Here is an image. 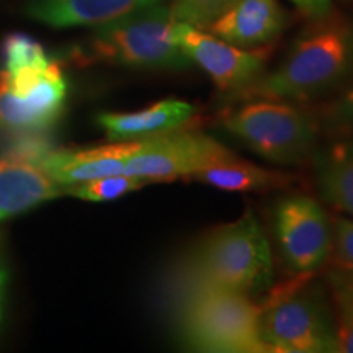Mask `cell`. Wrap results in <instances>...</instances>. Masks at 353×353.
Here are the masks:
<instances>
[{
  "mask_svg": "<svg viewBox=\"0 0 353 353\" xmlns=\"http://www.w3.org/2000/svg\"><path fill=\"white\" fill-rule=\"evenodd\" d=\"M272 254L252 213L216 228L170 265L164 278L169 312L210 291L250 294L272 281Z\"/></svg>",
  "mask_w": 353,
  "mask_h": 353,
  "instance_id": "obj_1",
  "label": "cell"
},
{
  "mask_svg": "<svg viewBox=\"0 0 353 353\" xmlns=\"http://www.w3.org/2000/svg\"><path fill=\"white\" fill-rule=\"evenodd\" d=\"M353 69V28L341 20H321L303 32L275 72L242 90L260 99H306L342 82Z\"/></svg>",
  "mask_w": 353,
  "mask_h": 353,
  "instance_id": "obj_2",
  "label": "cell"
},
{
  "mask_svg": "<svg viewBox=\"0 0 353 353\" xmlns=\"http://www.w3.org/2000/svg\"><path fill=\"white\" fill-rule=\"evenodd\" d=\"M179 25L172 6L157 2L97 26L81 57L138 69H187L192 61L179 44Z\"/></svg>",
  "mask_w": 353,
  "mask_h": 353,
  "instance_id": "obj_3",
  "label": "cell"
},
{
  "mask_svg": "<svg viewBox=\"0 0 353 353\" xmlns=\"http://www.w3.org/2000/svg\"><path fill=\"white\" fill-rule=\"evenodd\" d=\"M175 332L190 350L208 353L268 352L260 334L262 306L249 294L210 291L170 311Z\"/></svg>",
  "mask_w": 353,
  "mask_h": 353,
  "instance_id": "obj_4",
  "label": "cell"
},
{
  "mask_svg": "<svg viewBox=\"0 0 353 353\" xmlns=\"http://www.w3.org/2000/svg\"><path fill=\"white\" fill-rule=\"evenodd\" d=\"M260 334L268 352H339L332 312L314 286H288L268 299L262 306Z\"/></svg>",
  "mask_w": 353,
  "mask_h": 353,
  "instance_id": "obj_5",
  "label": "cell"
},
{
  "mask_svg": "<svg viewBox=\"0 0 353 353\" xmlns=\"http://www.w3.org/2000/svg\"><path fill=\"white\" fill-rule=\"evenodd\" d=\"M223 126L260 157L276 164L304 161L316 143L314 126L306 114L283 103H249L229 114Z\"/></svg>",
  "mask_w": 353,
  "mask_h": 353,
  "instance_id": "obj_6",
  "label": "cell"
},
{
  "mask_svg": "<svg viewBox=\"0 0 353 353\" xmlns=\"http://www.w3.org/2000/svg\"><path fill=\"white\" fill-rule=\"evenodd\" d=\"M236 157L218 141L201 132L167 131L139 139L126 161L125 174L144 182L190 179L198 170Z\"/></svg>",
  "mask_w": 353,
  "mask_h": 353,
  "instance_id": "obj_7",
  "label": "cell"
},
{
  "mask_svg": "<svg viewBox=\"0 0 353 353\" xmlns=\"http://www.w3.org/2000/svg\"><path fill=\"white\" fill-rule=\"evenodd\" d=\"M275 228L281 254L294 272L307 275L327 260L332 228L325 211L312 198H283L275 211Z\"/></svg>",
  "mask_w": 353,
  "mask_h": 353,
  "instance_id": "obj_8",
  "label": "cell"
},
{
  "mask_svg": "<svg viewBox=\"0 0 353 353\" xmlns=\"http://www.w3.org/2000/svg\"><path fill=\"white\" fill-rule=\"evenodd\" d=\"M179 44L192 64L208 74L214 85L226 95L236 97L262 77L268 51L260 48L234 46L196 26L179 25Z\"/></svg>",
  "mask_w": 353,
  "mask_h": 353,
  "instance_id": "obj_9",
  "label": "cell"
},
{
  "mask_svg": "<svg viewBox=\"0 0 353 353\" xmlns=\"http://www.w3.org/2000/svg\"><path fill=\"white\" fill-rule=\"evenodd\" d=\"M286 17L278 0H232L208 32L234 46L260 48L283 32Z\"/></svg>",
  "mask_w": 353,
  "mask_h": 353,
  "instance_id": "obj_10",
  "label": "cell"
},
{
  "mask_svg": "<svg viewBox=\"0 0 353 353\" xmlns=\"http://www.w3.org/2000/svg\"><path fill=\"white\" fill-rule=\"evenodd\" d=\"M138 141H114L113 144L83 151L51 149L41 159L39 167L63 188L100 176L120 175L125 174L126 161L138 148Z\"/></svg>",
  "mask_w": 353,
  "mask_h": 353,
  "instance_id": "obj_11",
  "label": "cell"
},
{
  "mask_svg": "<svg viewBox=\"0 0 353 353\" xmlns=\"http://www.w3.org/2000/svg\"><path fill=\"white\" fill-rule=\"evenodd\" d=\"M157 2L162 0H33L26 13L54 28L100 26Z\"/></svg>",
  "mask_w": 353,
  "mask_h": 353,
  "instance_id": "obj_12",
  "label": "cell"
},
{
  "mask_svg": "<svg viewBox=\"0 0 353 353\" xmlns=\"http://www.w3.org/2000/svg\"><path fill=\"white\" fill-rule=\"evenodd\" d=\"M63 193L64 188L38 164L8 156L0 159V221Z\"/></svg>",
  "mask_w": 353,
  "mask_h": 353,
  "instance_id": "obj_13",
  "label": "cell"
},
{
  "mask_svg": "<svg viewBox=\"0 0 353 353\" xmlns=\"http://www.w3.org/2000/svg\"><path fill=\"white\" fill-rule=\"evenodd\" d=\"M195 114L183 100L167 99L134 113H101L97 123L112 141H138L182 128Z\"/></svg>",
  "mask_w": 353,
  "mask_h": 353,
  "instance_id": "obj_14",
  "label": "cell"
},
{
  "mask_svg": "<svg viewBox=\"0 0 353 353\" xmlns=\"http://www.w3.org/2000/svg\"><path fill=\"white\" fill-rule=\"evenodd\" d=\"M190 179L224 192H262L285 185L288 175L231 157L198 170Z\"/></svg>",
  "mask_w": 353,
  "mask_h": 353,
  "instance_id": "obj_15",
  "label": "cell"
},
{
  "mask_svg": "<svg viewBox=\"0 0 353 353\" xmlns=\"http://www.w3.org/2000/svg\"><path fill=\"white\" fill-rule=\"evenodd\" d=\"M317 182L325 200L353 216V143L334 145L319 159Z\"/></svg>",
  "mask_w": 353,
  "mask_h": 353,
  "instance_id": "obj_16",
  "label": "cell"
},
{
  "mask_svg": "<svg viewBox=\"0 0 353 353\" xmlns=\"http://www.w3.org/2000/svg\"><path fill=\"white\" fill-rule=\"evenodd\" d=\"M145 183L148 182L136 179V176L120 174L68 185V187H64V193L65 195L81 198V200L85 201H113L121 198L123 195H126V193L136 192V190L144 187Z\"/></svg>",
  "mask_w": 353,
  "mask_h": 353,
  "instance_id": "obj_17",
  "label": "cell"
},
{
  "mask_svg": "<svg viewBox=\"0 0 353 353\" xmlns=\"http://www.w3.org/2000/svg\"><path fill=\"white\" fill-rule=\"evenodd\" d=\"M0 126L12 130H43L37 114L8 88L7 69L0 70Z\"/></svg>",
  "mask_w": 353,
  "mask_h": 353,
  "instance_id": "obj_18",
  "label": "cell"
},
{
  "mask_svg": "<svg viewBox=\"0 0 353 353\" xmlns=\"http://www.w3.org/2000/svg\"><path fill=\"white\" fill-rule=\"evenodd\" d=\"M3 57L6 69L15 70L20 68H46L50 64L43 46L26 34H8L3 41Z\"/></svg>",
  "mask_w": 353,
  "mask_h": 353,
  "instance_id": "obj_19",
  "label": "cell"
},
{
  "mask_svg": "<svg viewBox=\"0 0 353 353\" xmlns=\"http://www.w3.org/2000/svg\"><path fill=\"white\" fill-rule=\"evenodd\" d=\"M334 298L337 304V341L339 352L353 353V296L348 288L345 273L332 275Z\"/></svg>",
  "mask_w": 353,
  "mask_h": 353,
  "instance_id": "obj_20",
  "label": "cell"
},
{
  "mask_svg": "<svg viewBox=\"0 0 353 353\" xmlns=\"http://www.w3.org/2000/svg\"><path fill=\"white\" fill-rule=\"evenodd\" d=\"M232 0H172V10L182 23L206 30Z\"/></svg>",
  "mask_w": 353,
  "mask_h": 353,
  "instance_id": "obj_21",
  "label": "cell"
},
{
  "mask_svg": "<svg viewBox=\"0 0 353 353\" xmlns=\"http://www.w3.org/2000/svg\"><path fill=\"white\" fill-rule=\"evenodd\" d=\"M334 244L339 259L353 268V221L339 218L334 224Z\"/></svg>",
  "mask_w": 353,
  "mask_h": 353,
  "instance_id": "obj_22",
  "label": "cell"
},
{
  "mask_svg": "<svg viewBox=\"0 0 353 353\" xmlns=\"http://www.w3.org/2000/svg\"><path fill=\"white\" fill-rule=\"evenodd\" d=\"M293 2L298 8L306 12L307 15L317 17V19L327 15L330 8V0H293Z\"/></svg>",
  "mask_w": 353,
  "mask_h": 353,
  "instance_id": "obj_23",
  "label": "cell"
},
{
  "mask_svg": "<svg viewBox=\"0 0 353 353\" xmlns=\"http://www.w3.org/2000/svg\"><path fill=\"white\" fill-rule=\"evenodd\" d=\"M337 114L343 125H353V88H350V92L345 95V99H343L342 103L339 105Z\"/></svg>",
  "mask_w": 353,
  "mask_h": 353,
  "instance_id": "obj_24",
  "label": "cell"
},
{
  "mask_svg": "<svg viewBox=\"0 0 353 353\" xmlns=\"http://www.w3.org/2000/svg\"><path fill=\"white\" fill-rule=\"evenodd\" d=\"M345 280H347V285H348V288H350V293L353 296V268H350V272L345 273Z\"/></svg>",
  "mask_w": 353,
  "mask_h": 353,
  "instance_id": "obj_25",
  "label": "cell"
},
{
  "mask_svg": "<svg viewBox=\"0 0 353 353\" xmlns=\"http://www.w3.org/2000/svg\"><path fill=\"white\" fill-rule=\"evenodd\" d=\"M7 280V273L6 272H0V291H2V286L6 283Z\"/></svg>",
  "mask_w": 353,
  "mask_h": 353,
  "instance_id": "obj_26",
  "label": "cell"
}]
</instances>
